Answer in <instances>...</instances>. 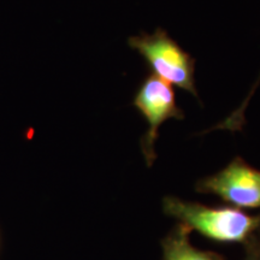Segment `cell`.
I'll use <instances>...</instances> for the list:
<instances>
[{
    "instance_id": "1",
    "label": "cell",
    "mask_w": 260,
    "mask_h": 260,
    "mask_svg": "<svg viewBox=\"0 0 260 260\" xmlns=\"http://www.w3.org/2000/svg\"><path fill=\"white\" fill-rule=\"evenodd\" d=\"M162 212L217 243L245 246L260 233V213L249 214L234 206H216L162 198Z\"/></svg>"
},
{
    "instance_id": "2",
    "label": "cell",
    "mask_w": 260,
    "mask_h": 260,
    "mask_svg": "<svg viewBox=\"0 0 260 260\" xmlns=\"http://www.w3.org/2000/svg\"><path fill=\"white\" fill-rule=\"evenodd\" d=\"M128 45L144 58L154 76L199 98L194 81L195 59L167 31L158 28L152 34L132 37Z\"/></svg>"
},
{
    "instance_id": "3",
    "label": "cell",
    "mask_w": 260,
    "mask_h": 260,
    "mask_svg": "<svg viewBox=\"0 0 260 260\" xmlns=\"http://www.w3.org/2000/svg\"><path fill=\"white\" fill-rule=\"evenodd\" d=\"M133 105L147 122V132L141 138L140 144L146 165L151 168L157 159L154 145L158 140L160 125L170 118L183 119L184 113L177 106L171 84L154 75L145 79L141 83L133 100Z\"/></svg>"
},
{
    "instance_id": "4",
    "label": "cell",
    "mask_w": 260,
    "mask_h": 260,
    "mask_svg": "<svg viewBox=\"0 0 260 260\" xmlns=\"http://www.w3.org/2000/svg\"><path fill=\"white\" fill-rule=\"evenodd\" d=\"M201 194H213L237 209H260V170L241 157L195 183Z\"/></svg>"
},
{
    "instance_id": "5",
    "label": "cell",
    "mask_w": 260,
    "mask_h": 260,
    "mask_svg": "<svg viewBox=\"0 0 260 260\" xmlns=\"http://www.w3.org/2000/svg\"><path fill=\"white\" fill-rule=\"evenodd\" d=\"M189 228L177 223L161 240V260H226L225 256L212 251H203L190 243Z\"/></svg>"
},
{
    "instance_id": "6",
    "label": "cell",
    "mask_w": 260,
    "mask_h": 260,
    "mask_svg": "<svg viewBox=\"0 0 260 260\" xmlns=\"http://www.w3.org/2000/svg\"><path fill=\"white\" fill-rule=\"evenodd\" d=\"M260 83V74L258 76V79L254 82V84L252 86V89L251 92L248 93V95L246 96V99L243 100V103L241 104V106L239 107V109L236 110V111H234L232 115L228 117L226 119H224V122L219 123L218 125L213 126V128H211L207 130V132H211V130H214V129H225V130H232V132H236V130H241L242 129V125L245 124V110L247 107V104H248L249 99H251L253 93L255 92L256 87L259 86Z\"/></svg>"
},
{
    "instance_id": "7",
    "label": "cell",
    "mask_w": 260,
    "mask_h": 260,
    "mask_svg": "<svg viewBox=\"0 0 260 260\" xmlns=\"http://www.w3.org/2000/svg\"><path fill=\"white\" fill-rule=\"evenodd\" d=\"M243 247H245V256L242 260H260V233L249 240Z\"/></svg>"
},
{
    "instance_id": "8",
    "label": "cell",
    "mask_w": 260,
    "mask_h": 260,
    "mask_svg": "<svg viewBox=\"0 0 260 260\" xmlns=\"http://www.w3.org/2000/svg\"><path fill=\"white\" fill-rule=\"evenodd\" d=\"M2 245H3V237H2V232H0V252H2Z\"/></svg>"
}]
</instances>
